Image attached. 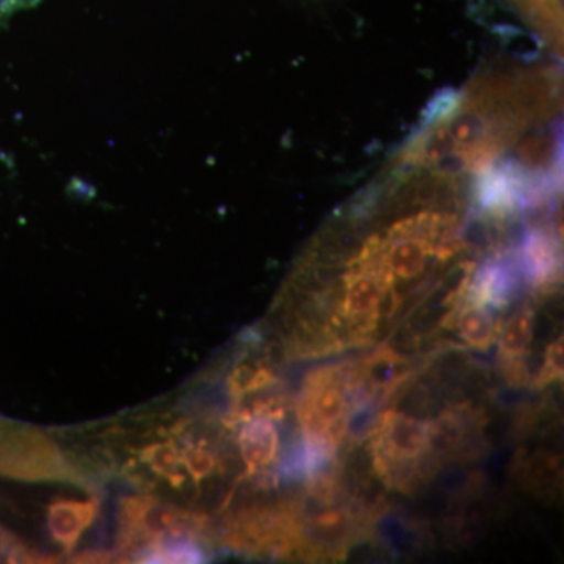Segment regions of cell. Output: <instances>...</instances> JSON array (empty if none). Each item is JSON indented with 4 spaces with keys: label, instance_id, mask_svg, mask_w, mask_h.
Instances as JSON below:
<instances>
[{
    "label": "cell",
    "instance_id": "5",
    "mask_svg": "<svg viewBox=\"0 0 564 564\" xmlns=\"http://www.w3.org/2000/svg\"><path fill=\"white\" fill-rule=\"evenodd\" d=\"M352 516L344 508H328L313 518L311 533L315 543L340 545L352 534Z\"/></svg>",
    "mask_w": 564,
    "mask_h": 564
},
{
    "label": "cell",
    "instance_id": "7",
    "mask_svg": "<svg viewBox=\"0 0 564 564\" xmlns=\"http://www.w3.org/2000/svg\"><path fill=\"white\" fill-rule=\"evenodd\" d=\"M563 380V337H558L555 343L549 345L545 350L544 366L536 378L538 388H544L545 384L556 383Z\"/></svg>",
    "mask_w": 564,
    "mask_h": 564
},
{
    "label": "cell",
    "instance_id": "8",
    "mask_svg": "<svg viewBox=\"0 0 564 564\" xmlns=\"http://www.w3.org/2000/svg\"><path fill=\"white\" fill-rule=\"evenodd\" d=\"M14 555H17V545L7 534L0 532V560L13 558Z\"/></svg>",
    "mask_w": 564,
    "mask_h": 564
},
{
    "label": "cell",
    "instance_id": "2",
    "mask_svg": "<svg viewBox=\"0 0 564 564\" xmlns=\"http://www.w3.org/2000/svg\"><path fill=\"white\" fill-rule=\"evenodd\" d=\"M534 329V311L530 306L521 307L510 315L505 322L500 334H497V343H499V358L502 366H511V364H522L527 350L533 339Z\"/></svg>",
    "mask_w": 564,
    "mask_h": 564
},
{
    "label": "cell",
    "instance_id": "1",
    "mask_svg": "<svg viewBox=\"0 0 564 564\" xmlns=\"http://www.w3.org/2000/svg\"><path fill=\"white\" fill-rule=\"evenodd\" d=\"M350 381L340 367H328L311 373L300 397L299 419L306 445L326 456H333L343 443L350 422L348 402Z\"/></svg>",
    "mask_w": 564,
    "mask_h": 564
},
{
    "label": "cell",
    "instance_id": "3",
    "mask_svg": "<svg viewBox=\"0 0 564 564\" xmlns=\"http://www.w3.org/2000/svg\"><path fill=\"white\" fill-rule=\"evenodd\" d=\"M455 328L459 337L477 350H488L497 340V325L492 314L489 313L485 304L467 302L463 307H458Z\"/></svg>",
    "mask_w": 564,
    "mask_h": 564
},
{
    "label": "cell",
    "instance_id": "4",
    "mask_svg": "<svg viewBox=\"0 0 564 564\" xmlns=\"http://www.w3.org/2000/svg\"><path fill=\"white\" fill-rule=\"evenodd\" d=\"M280 447V436L269 419H256L240 433V451L245 463L251 469L267 466L273 462Z\"/></svg>",
    "mask_w": 564,
    "mask_h": 564
},
{
    "label": "cell",
    "instance_id": "6",
    "mask_svg": "<svg viewBox=\"0 0 564 564\" xmlns=\"http://www.w3.org/2000/svg\"><path fill=\"white\" fill-rule=\"evenodd\" d=\"M88 519H90V507L77 503H65L62 507H55V511L52 513V522L68 521L55 527V534L65 541L74 540L77 532H80L87 525Z\"/></svg>",
    "mask_w": 564,
    "mask_h": 564
}]
</instances>
